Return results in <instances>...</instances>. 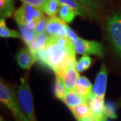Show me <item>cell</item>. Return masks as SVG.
Masks as SVG:
<instances>
[{
    "mask_svg": "<svg viewBox=\"0 0 121 121\" xmlns=\"http://www.w3.org/2000/svg\"><path fill=\"white\" fill-rule=\"evenodd\" d=\"M106 24L110 42L121 59V11L111 13L107 18Z\"/></svg>",
    "mask_w": 121,
    "mask_h": 121,
    "instance_id": "obj_4",
    "label": "cell"
},
{
    "mask_svg": "<svg viewBox=\"0 0 121 121\" xmlns=\"http://www.w3.org/2000/svg\"><path fill=\"white\" fill-rule=\"evenodd\" d=\"M67 38L73 43L79 38L78 35L69 26H67Z\"/></svg>",
    "mask_w": 121,
    "mask_h": 121,
    "instance_id": "obj_28",
    "label": "cell"
},
{
    "mask_svg": "<svg viewBox=\"0 0 121 121\" xmlns=\"http://www.w3.org/2000/svg\"><path fill=\"white\" fill-rule=\"evenodd\" d=\"M23 4L30 5L32 6H35L40 9H43V5L44 4V0H20Z\"/></svg>",
    "mask_w": 121,
    "mask_h": 121,
    "instance_id": "obj_27",
    "label": "cell"
},
{
    "mask_svg": "<svg viewBox=\"0 0 121 121\" xmlns=\"http://www.w3.org/2000/svg\"><path fill=\"white\" fill-rule=\"evenodd\" d=\"M70 110L77 121L82 120L83 118H86L87 117L92 115V112L91 111L90 108L86 102L81 104L78 106L71 109Z\"/></svg>",
    "mask_w": 121,
    "mask_h": 121,
    "instance_id": "obj_16",
    "label": "cell"
},
{
    "mask_svg": "<svg viewBox=\"0 0 121 121\" xmlns=\"http://www.w3.org/2000/svg\"><path fill=\"white\" fill-rule=\"evenodd\" d=\"M79 73L75 69V67H73L67 69L62 76L60 77L63 79L68 90H75L78 78H79Z\"/></svg>",
    "mask_w": 121,
    "mask_h": 121,
    "instance_id": "obj_13",
    "label": "cell"
},
{
    "mask_svg": "<svg viewBox=\"0 0 121 121\" xmlns=\"http://www.w3.org/2000/svg\"><path fill=\"white\" fill-rule=\"evenodd\" d=\"M49 38H50V36L48 35L47 33H46V34L44 33V34L36 36L35 42L39 48V51L43 50L44 48L46 47Z\"/></svg>",
    "mask_w": 121,
    "mask_h": 121,
    "instance_id": "obj_25",
    "label": "cell"
},
{
    "mask_svg": "<svg viewBox=\"0 0 121 121\" xmlns=\"http://www.w3.org/2000/svg\"><path fill=\"white\" fill-rule=\"evenodd\" d=\"M0 101L10 110L16 121H30L18 102L16 91L2 79L0 82Z\"/></svg>",
    "mask_w": 121,
    "mask_h": 121,
    "instance_id": "obj_2",
    "label": "cell"
},
{
    "mask_svg": "<svg viewBox=\"0 0 121 121\" xmlns=\"http://www.w3.org/2000/svg\"><path fill=\"white\" fill-rule=\"evenodd\" d=\"M49 1V0H44V2H47V1Z\"/></svg>",
    "mask_w": 121,
    "mask_h": 121,
    "instance_id": "obj_31",
    "label": "cell"
},
{
    "mask_svg": "<svg viewBox=\"0 0 121 121\" xmlns=\"http://www.w3.org/2000/svg\"><path fill=\"white\" fill-rule=\"evenodd\" d=\"M48 17L43 16L36 23L35 28V33L36 35H39L45 33L47 31Z\"/></svg>",
    "mask_w": 121,
    "mask_h": 121,
    "instance_id": "obj_24",
    "label": "cell"
},
{
    "mask_svg": "<svg viewBox=\"0 0 121 121\" xmlns=\"http://www.w3.org/2000/svg\"><path fill=\"white\" fill-rule=\"evenodd\" d=\"M0 36L1 38H20V34L17 31L12 30L6 26L5 19H0Z\"/></svg>",
    "mask_w": 121,
    "mask_h": 121,
    "instance_id": "obj_21",
    "label": "cell"
},
{
    "mask_svg": "<svg viewBox=\"0 0 121 121\" xmlns=\"http://www.w3.org/2000/svg\"><path fill=\"white\" fill-rule=\"evenodd\" d=\"M20 30V36L23 40L24 43L26 44V46H30L31 43L35 40L36 36L35 31L29 28L27 25H18Z\"/></svg>",
    "mask_w": 121,
    "mask_h": 121,
    "instance_id": "obj_19",
    "label": "cell"
},
{
    "mask_svg": "<svg viewBox=\"0 0 121 121\" xmlns=\"http://www.w3.org/2000/svg\"><path fill=\"white\" fill-rule=\"evenodd\" d=\"M76 52L82 55H93L97 56H104V47L103 44L97 41L87 40L78 38L73 42Z\"/></svg>",
    "mask_w": 121,
    "mask_h": 121,
    "instance_id": "obj_6",
    "label": "cell"
},
{
    "mask_svg": "<svg viewBox=\"0 0 121 121\" xmlns=\"http://www.w3.org/2000/svg\"><path fill=\"white\" fill-rule=\"evenodd\" d=\"M75 90L86 102L87 99L91 98L94 95L91 83L89 81V79L84 76H79V78H78Z\"/></svg>",
    "mask_w": 121,
    "mask_h": 121,
    "instance_id": "obj_11",
    "label": "cell"
},
{
    "mask_svg": "<svg viewBox=\"0 0 121 121\" xmlns=\"http://www.w3.org/2000/svg\"><path fill=\"white\" fill-rule=\"evenodd\" d=\"M86 103L88 104L92 114L99 118H108L104 114V99L94 95L87 99Z\"/></svg>",
    "mask_w": 121,
    "mask_h": 121,
    "instance_id": "obj_12",
    "label": "cell"
},
{
    "mask_svg": "<svg viewBox=\"0 0 121 121\" xmlns=\"http://www.w3.org/2000/svg\"><path fill=\"white\" fill-rule=\"evenodd\" d=\"M118 106H119V107H121V99L119 101V102H118Z\"/></svg>",
    "mask_w": 121,
    "mask_h": 121,
    "instance_id": "obj_30",
    "label": "cell"
},
{
    "mask_svg": "<svg viewBox=\"0 0 121 121\" xmlns=\"http://www.w3.org/2000/svg\"><path fill=\"white\" fill-rule=\"evenodd\" d=\"M60 4L58 0H49L44 3L42 10L50 17H55L59 13Z\"/></svg>",
    "mask_w": 121,
    "mask_h": 121,
    "instance_id": "obj_22",
    "label": "cell"
},
{
    "mask_svg": "<svg viewBox=\"0 0 121 121\" xmlns=\"http://www.w3.org/2000/svg\"><path fill=\"white\" fill-rule=\"evenodd\" d=\"M18 102L30 121H37L35 115L33 98L26 78H22L16 90Z\"/></svg>",
    "mask_w": 121,
    "mask_h": 121,
    "instance_id": "obj_3",
    "label": "cell"
},
{
    "mask_svg": "<svg viewBox=\"0 0 121 121\" xmlns=\"http://www.w3.org/2000/svg\"><path fill=\"white\" fill-rule=\"evenodd\" d=\"M17 65L22 69L29 70L34 65L36 61H37L36 56L31 52L28 48L23 47L20 49L17 54Z\"/></svg>",
    "mask_w": 121,
    "mask_h": 121,
    "instance_id": "obj_9",
    "label": "cell"
},
{
    "mask_svg": "<svg viewBox=\"0 0 121 121\" xmlns=\"http://www.w3.org/2000/svg\"><path fill=\"white\" fill-rule=\"evenodd\" d=\"M60 5H66L71 8L77 15L83 17H89L86 8L78 0H58Z\"/></svg>",
    "mask_w": 121,
    "mask_h": 121,
    "instance_id": "obj_15",
    "label": "cell"
},
{
    "mask_svg": "<svg viewBox=\"0 0 121 121\" xmlns=\"http://www.w3.org/2000/svg\"><path fill=\"white\" fill-rule=\"evenodd\" d=\"M69 110L78 106L81 104L86 102V101L79 95L75 90H68L63 100Z\"/></svg>",
    "mask_w": 121,
    "mask_h": 121,
    "instance_id": "obj_14",
    "label": "cell"
},
{
    "mask_svg": "<svg viewBox=\"0 0 121 121\" xmlns=\"http://www.w3.org/2000/svg\"><path fill=\"white\" fill-rule=\"evenodd\" d=\"M59 15L60 19H62L66 23H71L73 22L77 13L71 8L66 5H60L59 9Z\"/></svg>",
    "mask_w": 121,
    "mask_h": 121,
    "instance_id": "obj_20",
    "label": "cell"
},
{
    "mask_svg": "<svg viewBox=\"0 0 121 121\" xmlns=\"http://www.w3.org/2000/svg\"><path fill=\"white\" fill-rule=\"evenodd\" d=\"M15 0H0L1 18H8L12 16L14 10Z\"/></svg>",
    "mask_w": 121,
    "mask_h": 121,
    "instance_id": "obj_17",
    "label": "cell"
},
{
    "mask_svg": "<svg viewBox=\"0 0 121 121\" xmlns=\"http://www.w3.org/2000/svg\"><path fill=\"white\" fill-rule=\"evenodd\" d=\"M78 121H107V118H99L98 117L94 116L93 114L90 117H87L86 118H83L82 120H79Z\"/></svg>",
    "mask_w": 121,
    "mask_h": 121,
    "instance_id": "obj_29",
    "label": "cell"
},
{
    "mask_svg": "<svg viewBox=\"0 0 121 121\" xmlns=\"http://www.w3.org/2000/svg\"><path fill=\"white\" fill-rule=\"evenodd\" d=\"M116 106L112 102H105L104 104V114L107 118L112 119L117 118Z\"/></svg>",
    "mask_w": 121,
    "mask_h": 121,
    "instance_id": "obj_26",
    "label": "cell"
},
{
    "mask_svg": "<svg viewBox=\"0 0 121 121\" xmlns=\"http://www.w3.org/2000/svg\"><path fill=\"white\" fill-rule=\"evenodd\" d=\"M107 81H108L107 68L104 63H102L100 70L96 75L95 82L93 86V92L95 96L104 99L106 91Z\"/></svg>",
    "mask_w": 121,
    "mask_h": 121,
    "instance_id": "obj_7",
    "label": "cell"
},
{
    "mask_svg": "<svg viewBox=\"0 0 121 121\" xmlns=\"http://www.w3.org/2000/svg\"><path fill=\"white\" fill-rule=\"evenodd\" d=\"M67 24L62 19L56 17H48L46 32L50 36L67 38Z\"/></svg>",
    "mask_w": 121,
    "mask_h": 121,
    "instance_id": "obj_8",
    "label": "cell"
},
{
    "mask_svg": "<svg viewBox=\"0 0 121 121\" xmlns=\"http://www.w3.org/2000/svg\"><path fill=\"white\" fill-rule=\"evenodd\" d=\"M67 91L68 89L65 86L63 79L56 75L55 83L54 86V95L55 98L63 102Z\"/></svg>",
    "mask_w": 121,
    "mask_h": 121,
    "instance_id": "obj_18",
    "label": "cell"
},
{
    "mask_svg": "<svg viewBox=\"0 0 121 121\" xmlns=\"http://www.w3.org/2000/svg\"><path fill=\"white\" fill-rule=\"evenodd\" d=\"M92 63V59L87 55H83V56L77 61L75 65V69L79 73H81L90 67Z\"/></svg>",
    "mask_w": 121,
    "mask_h": 121,
    "instance_id": "obj_23",
    "label": "cell"
},
{
    "mask_svg": "<svg viewBox=\"0 0 121 121\" xmlns=\"http://www.w3.org/2000/svg\"><path fill=\"white\" fill-rule=\"evenodd\" d=\"M76 51L68 38L50 36L46 47L36 54L37 61L61 77L65 71L76 65Z\"/></svg>",
    "mask_w": 121,
    "mask_h": 121,
    "instance_id": "obj_1",
    "label": "cell"
},
{
    "mask_svg": "<svg viewBox=\"0 0 121 121\" xmlns=\"http://www.w3.org/2000/svg\"><path fill=\"white\" fill-rule=\"evenodd\" d=\"M86 8L89 17L99 18L104 9V0H78Z\"/></svg>",
    "mask_w": 121,
    "mask_h": 121,
    "instance_id": "obj_10",
    "label": "cell"
},
{
    "mask_svg": "<svg viewBox=\"0 0 121 121\" xmlns=\"http://www.w3.org/2000/svg\"><path fill=\"white\" fill-rule=\"evenodd\" d=\"M41 9L30 5L23 4L16 10L13 16L17 25H27L32 22H37L44 16Z\"/></svg>",
    "mask_w": 121,
    "mask_h": 121,
    "instance_id": "obj_5",
    "label": "cell"
}]
</instances>
